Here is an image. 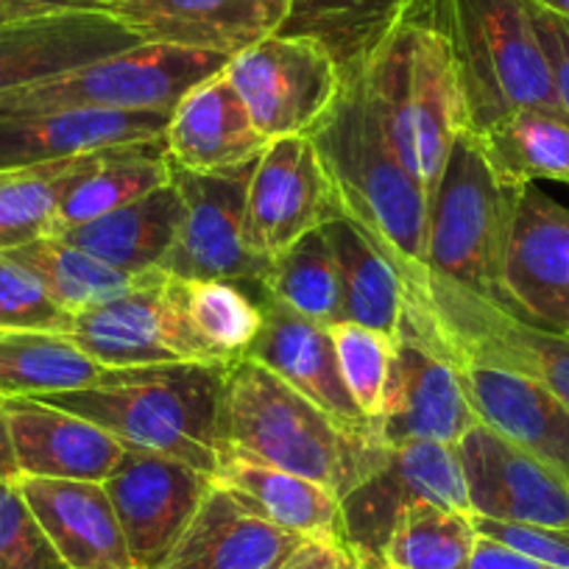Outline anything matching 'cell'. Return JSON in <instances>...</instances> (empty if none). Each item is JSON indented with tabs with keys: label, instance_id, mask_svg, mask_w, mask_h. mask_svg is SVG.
Listing matches in <instances>:
<instances>
[{
	"label": "cell",
	"instance_id": "44",
	"mask_svg": "<svg viewBox=\"0 0 569 569\" xmlns=\"http://www.w3.org/2000/svg\"><path fill=\"white\" fill-rule=\"evenodd\" d=\"M467 569H556V567L536 561V558L522 556V552L511 550V547L500 545V541L478 536Z\"/></svg>",
	"mask_w": 569,
	"mask_h": 569
},
{
	"label": "cell",
	"instance_id": "1",
	"mask_svg": "<svg viewBox=\"0 0 569 569\" xmlns=\"http://www.w3.org/2000/svg\"><path fill=\"white\" fill-rule=\"evenodd\" d=\"M341 216L358 223L388 257L399 282L427 273L430 201L388 146L366 92L363 68L341 76V90L310 129Z\"/></svg>",
	"mask_w": 569,
	"mask_h": 569
},
{
	"label": "cell",
	"instance_id": "47",
	"mask_svg": "<svg viewBox=\"0 0 569 569\" xmlns=\"http://www.w3.org/2000/svg\"><path fill=\"white\" fill-rule=\"evenodd\" d=\"M530 3H536V7L547 9V12L552 14H561V18L569 20V0H530Z\"/></svg>",
	"mask_w": 569,
	"mask_h": 569
},
{
	"label": "cell",
	"instance_id": "3",
	"mask_svg": "<svg viewBox=\"0 0 569 569\" xmlns=\"http://www.w3.org/2000/svg\"><path fill=\"white\" fill-rule=\"evenodd\" d=\"M221 447L316 480L341 500L382 458L371 433H355L251 358L229 363Z\"/></svg>",
	"mask_w": 569,
	"mask_h": 569
},
{
	"label": "cell",
	"instance_id": "19",
	"mask_svg": "<svg viewBox=\"0 0 569 569\" xmlns=\"http://www.w3.org/2000/svg\"><path fill=\"white\" fill-rule=\"evenodd\" d=\"M246 358L266 366L347 430L371 433V421L343 386L336 347L325 325H316L262 293V327Z\"/></svg>",
	"mask_w": 569,
	"mask_h": 569
},
{
	"label": "cell",
	"instance_id": "33",
	"mask_svg": "<svg viewBox=\"0 0 569 569\" xmlns=\"http://www.w3.org/2000/svg\"><path fill=\"white\" fill-rule=\"evenodd\" d=\"M103 151L107 149L46 166L0 171V251L51 234L68 190L101 160Z\"/></svg>",
	"mask_w": 569,
	"mask_h": 569
},
{
	"label": "cell",
	"instance_id": "16",
	"mask_svg": "<svg viewBox=\"0 0 569 569\" xmlns=\"http://www.w3.org/2000/svg\"><path fill=\"white\" fill-rule=\"evenodd\" d=\"M456 447L472 517L569 530V480L561 472L480 421Z\"/></svg>",
	"mask_w": 569,
	"mask_h": 569
},
{
	"label": "cell",
	"instance_id": "27",
	"mask_svg": "<svg viewBox=\"0 0 569 569\" xmlns=\"http://www.w3.org/2000/svg\"><path fill=\"white\" fill-rule=\"evenodd\" d=\"M184 218V201L177 184L168 182L101 218L57 232L118 271L146 273L160 268L177 240Z\"/></svg>",
	"mask_w": 569,
	"mask_h": 569
},
{
	"label": "cell",
	"instance_id": "41",
	"mask_svg": "<svg viewBox=\"0 0 569 569\" xmlns=\"http://www.w3.org/2000/svg\"><path fill=\"white\" fill-rule=\"evenodd\" d=\"M478 536L495 539L522 556L536 558L541 563H550L556 569H569V530L550 528V525H528V522H500V519L472 517Z\"/></svg>",
	"mask_w": 569,
	"mask_h": 569
},
{
	"label": "cell",
	"instance_id": "5",
	"mask_svg": "<svg viewBox=\"0 0 569 569\" xmlns=\"http://www.w3.org/2000/svg\"><path fill=\"white\" fill-rule=\"evenodd\" d=\"M522 188L491 166L478 131L467 126L430 201L427 268L502 305V266Z\"/></svg>",
	"mask_w": 569,
	"mask_h": 569
},
{
	"label": "cell",
	"instance_id": "45",
	"mask_svg": "<svg viewBox=\"0 0 569 569\" xmlns=\"http://www.w3.org/2000/svg\"><path fill=\"white\" fill-rule=\"evenodd\" d=\"M0 480H9V483H18L20 480V467L18 458H14L12 430H9V416L7 408H3V397H0Z\"/></svg>",
	"mask_w": 569,
	"mask_h": 569
},
{
	"label": "cell",
	"instance_id": "18",
	"mask_svg": "<svg viewBox=\"0 0 569 569\" xmlns=\"http://www.w3.org/2000/svg\"><path fill=\"white\" fill-rule=\"evenodd\" d=\"M463 393L480 425L528 450L569 480V405L539 380L500 366L456 363Z\"/></svg>",
	"mask_w": 569,
	"mask_h": 569
},
{
	"label": "cell",
	"instance_id": "7",
	"mask_svg": "<svg viewBox=\"0 0 569 569\" xmlns=\"http://www.w3.org/2000/svg\"><path fill=\"white\" fill-rule=\"evenodd\" d=\"M419 502L472 513L458 447L441 441L386 447L377 467L341 497L343 545L358 561H382L399 517Z\"/></svg>",
	"mask_w": 569,
	"mask_h": 569
},
{
	"label": "cell",
	"instance_id": "8",
	"mask_svg": "<svg viewBox=\"0 0 569 569\" xmlns=\"http://www.w3.org/2000/svg\"><path fill=\"white\" fill-rule=\"evenodd\" d=\"M68 336L101 369L212 360L190 330L177 277L162 268L137 273L129 291L76 313Z\"/></svg>",
	"mask_w": 569,
	"mask_h": 569
},
{
	"label": "cell",
	"instance_id": "10",
	"mask_svg": "<svg viewBox=\"0 0 569 569\" xmlns=\"http://www.w3.org/2000/svg\"><path fill=\"white\" fill-rule=\"evenodd\" d=\"M260 160V157H257ZM257 160L218 173H193L171 162L184 218L160 268L179 279H227L262 284L271 262L246 243L243 218Z\"/></svg>",
	"mask_w": 569,
	"mask_h": 569
},
{
	"label": "cell",
	"instance_id": "36",
	"mask_svg": "<svg viewBox=\"0 0 569 569\" xmlns=\"http://www.w3.org/2000/svg\"><path fill=\"white\" fill-rule=\"evenodd\" d=\"M179 302L190 330L212 360L243 358L262 327V291L251 297L240 282L227 279H179Z\"/></svg>",
	"mask_w": 569,
	"mask_h": 569
},
{
	"label": "cell",
	"instance_id": "6",
	"mask_svg": "<svg viewBox=\"0 0 569 569\" xmlns=\"http://www.w3.org/2000/svg\"><path fill=\"white\" fill-rule=\"evenodd\" d=\"M232 57L142 42L114 57L37 84L0 92V114L18 112H173L190 90L221 73Z\"/></svg>",
	"mask_w": 569,
	"mask_h": 569
},
{
	"label": "cell",
	"instance_id": "28",
	"mask_svg": "<svg viewBox=\"0 0 569 569\" xmlns=\"http://www.w3.org/2000/svg\"><path fill=\"white\" fill-rule=\"evenodd\" d=\"M416 7L419 0H291L277 34L319 42L343 76L363 68Z\"/></svg>",
	"mask_w": 569,
	"mask_h": 569
},
{
	"label": "cell",
	"instance_id": "14",
	"mask_svg": "<svg viewBox=\"0 0 569 569\" xmlns=\"http://www.w3.org/2000/svg\"><path fill=\"white\" fill-rule=\"evenodd\" d=\"M502 308L569 336V207L525 184L502 266Z\"/></svg>",
	"mask_w": 569,
	"mask_h": 569
},
{
	"label": "cell",
	"instance_id": "32",
	"mask_svg": "<svg viewBox=\"0 0 569 569\" xmlns=\"http://www.w3.org/2000/svg\"><path fill=\"white\" fill-rule=\"evenodd\" d=\"M478 137L508 182L569 184V118L563 112L517 109Z\"/></svg>",
	"mask_w": 569,
	"mask_h": 569
},
{
	"label": "cell",
	"instance_id": "12",
	"mask_svg": "<svg viewBox=\"0 0 569 569\" xmlns=\"http://www.w3.org/2000/svg\"><path fill=\"white\" fill-rule=\"evenodd\" d=\"M336 216H341V207L313 140L297 134L268 142L246 193L243 234L249 249L271 262Z\"/></svg>",
	"mask_w": 569,
	"mask_h": 569
},
{
	"label": "cell",
	"instance_id": "43",
	"mask_svg": "<svg viewBox=\"0 0 569 569\" xmlns=\"http://www.w3.org/2000/svg\"><path fill=\"white\" fill-rule=\"evenodd\" d=\"M355 552L341 539H308L279 569H352Z\"/></svg>",
	"mask_w": 569,
	"mask_h": 569
},
{
	"label": "cell",
	"instance_id": "37",
	"mask_svg": "<svg viewBox=\"0 0 569 569\" xmlns=\"http://www.w3.org/2000/svg\"><path fill=\"white\" fill-rule=\"evenodd\" d=\"M475 541L472 513L419 502L399 517L382 550V563L391 569H467Z\"/></svg>",
	"mask_w": 569,
	"mask_h": 569
},
{
	"label": "cell",
	"instance_id": "34",
	"mask_svg": "<svg viewBox=\"0 0 569 569\" xmlns=\"http://www.w3.org/2000/svg\"><path fill=\"white\" fill-rule=\"evenodd\" d=\"M0 254L34 273L46 291L73 316L120 297L134 282L131 273L107 266L57 234H46Z\"/></svg>",
	"mask_w": 569,
	"mask_h": 569
},
{
	"label": "cell",
	"instance_id": "15",
	"mask_svg": "<svg viewBox=\"0 0 569 569\" xmlns=\"http://www.w3.org/2000/svg\"><path fill=\"white\" fill-rule=\"evenodd\" d=\"M475 421L456 366L436 355L419 336L399 327L382 408L371 421V436L382 447L408 441L456 447Z\"/></svg>",
	"mask_w": 569,
	"mask_h": 569
},
{
	"label": "cell",
	"instance_id": "46",
	"mask_svg": "<svg viewBox=\"0 0 569 569\" xmlns=\"http://www.w3.org/2000/svg\"><path fill=\"white\" fill-rule=\"evenodd\" d=\"M37 12L34 0H0V23H7V20H18V18H31Z\"/></svg>",
	"mask_w": 569,
	"mask_h": 569
},
{
	"label": "cell",
	"instance_id": "35",
	"mask_svg": "<svg viewBox=\"0 0 569 569\" xmlns=\"http://www.w3.org/2000/svg\"><path fill=\"white\" fill-rule=\"evenodd\" d=\"M262 293L316 325L332 327L347 321L336 254L325 227L308 232L277 260H271V268L262 279Z\"/></svg>",
	"mask_w": 569,
	"mask_h": 569
},
{
	"label": "cell",
	"instance_id": "24",
	"mask_svg": "<svg viewBox=\"0 0 569 569\" xmlns=\"http://www.w3.org/2000/svg\"><path fill=\"white\" fill-rule=\"evenodd\" d=\"M305 541L216 483L162 569H279Z\"/></svg>",
	"mask_w": 569,
	"mask_h": 569
},
{
	"label": "cell",
	"instance_id": "20",
	"mask_svg": "<svg viewBox=\"0 0 569 569\" xmlns=\"http://www.w3.org/2000/svg\"><path fill=\"white\" fill-rule=\"evenodd\" d=\"M20 478L90 480L103 483L126 447L90 419L42 399H3Z\"/></svg>",
	"mask_w": 569,
	"mask_h": 569
},
{
	"label": "cell",
	"instance_id": "38",
	"mask_svg": "<svg viewBox=\"0 0 569 569\" xmlns=\"http://www.w3.org/2000/svg\"><path fill=\"white\" fill-rule=\"evenodd\" d=\"M327 330H330L332 347H336L343 386L352 393L355 405L363 410L366 419L375 421L382 408L393 343L377 330L355 325V321H338Z\"/></svg>",
	"mask_w": 569,
	"mask_h": 569
},
{
	"label": "cell",
	"instance_id": "21",
	"mask_svg": "<svg viewBox=\"0 0 569 569\" xmlns=\"http://www.w3.org/2000/svg\"><path fill=\"white\" fill-rule=\"evenodd\" d=\"M171 112H18L0 114V171L166 137Z\"/></svg>",
	"mask_w": 569,
	"mask_h": 569
},
{
	"label": "cell",
	"instance_id": "23",
	"mask_svg": "<svg viewBox=\"0 0 569 569\" xmlns=\"http://www.w3.org/2000/svg\"><path fill=\"white\" fill-rule=\"evenodd\" d=\"M243 98L223 70L179 101L166 129L168 160L193 173H218L246 166L266 151Z\"/></svg>",
	"mask_w": 569,
	"mask_h": 569
},
{
	"label": "cell",
	"instance_id": "4",
	"mask_svg": "<svg viewBox=\"0 0 569 569\" xmlns=\"http://www.w3.org/2000/svg\"><path fill=\"white\" fill-rule=\"evenodd\" d=\"M419 14L450 48L469 129L517 109L563 112L525 0H419Z\"/></svg>",
	"mask_w": 569,
	"mask_h": 569
},
{
	"label": "cell",
	"instance_id": "2",
	"mask_svg": "<svg viewBox=\"0 0 569 569\" xmlns=\"http://www.w3.org/2000/svg\"><path fill=\"white\" fill-rule=\"evenodd\" d=\"M227 360L103 369L92 386L42 402L90 419L123 447L168 456L216 475Z\"/></svg>",
	"mask_w": 569,
	"mask_h": 569
},
{
	"label": "cell",
	"instance_id": "48",
	"mask_svg": "<svg viewBox=\"0 0 569 569\" xmlns=\"http://www.w3.org/2000/svg\"><path fill=\"white\" fill-rule=\"evenodd\" d=\"M352 569H391V567L382 561H358Z\"/></svg>",
	"mask_w": 569,
	"mask_h": 569
},
{
	"label": "cell",
	"instance_id": "31",
	"mask_svg": "<svg viewBox=\"0 0 569 569\" xmlns=\"http://www.w3.org/2000/svg\"><path fill=\"white\" fill-rule=\"evenodd\" d=\"M101 366L64 332L0 330V397L46 399L79 391L101 377Z\"/></svg>",
	"mask_w": 569,
	"mask_h": 569
},
{
	"label": "cell",
	"instance_id": "39",
	"mask_svg": "<svg viewBox=\"0 0 569 569\" xmlns=\"http://www.w3.org/2000/svg\"><path fill=\"white\" fill-rule=\"evenodd\" d=\"M73 327V313L62 308L46 284L0 254V330H29V332H64Z\"/></svg>",
	"mask_w": 569,
	"mask_h": 569
},
{
	"label": "cell",
	"instance_id": "30",
	"mask_svg": "<svg viewBox=\"0 0 569 569\" xmlns=\"http://www.w3.org/2000/svg\"><path fill=\"white\" fill-rule=\"evenodd\" d=\"M168 182H171V160H168L166 137L112 146L68 190L57 210L51 234L107 216Z\"/></svg>",
	"mask_w": 569,
	"mask_h": 569
},
{
	"label": "cell",
	"instance_id": "26",
	"mask_svg": "<svg viewBox=\"0 0 569 569\" xmlns=\"http://www.w3.org/2000/svg\"><path fill=\"white\" fill-rule=\"evenodd\" d=\"M218 486L243 502L251 513L305 539H341V500L316 480L254 461L238 450L221 447Z\"/></svg>",
	"mask_w": 569,
	"mask_h": 569
},
{
	"label": "cell",
	"instance_id": "40",
	"mask_svg": "<svg viewBox=\"0 0 569 569\" xmlns=\"http://www.w3.org/2000/svg\"><path fill=\"white\" fill-rule=\"evenodd\" d=\"M0 569H68L9 480H0Z\"/></svg>",
	"mask_w": 569,
	"mask_h": 569
},
{
	"label": "cell",
	"instance_id": "13",
	"mask_svg": "<svg viewBox=\"0 0 569 569\" xmlns=\"http://www.w3.org/2000/svg\"><path fill=\"white\" fill-rule=\"evenodd\" d=\"M291 0H51L53 12L92 9L112 14L140 42L234 53L277 34Z\"/></svg>",
	"mask_w": 569,
	"mask_h": 569
},
{
	"label": "cell",
	"instance_id": "17",
	"mask_svg": "<svg viewBox=\"0 0 569 569\" xmlns=\"http://www.w3.org/2000/svg\"><path fill=\"white\" fill-rule=\"evenodd\" d=\"M142 46L112 14L92 9L31 14L0 23V92L37 84Z\"/></svg>",
	"mask_w": 569,
	"mask_h": 569
},
{
	"label": "cell",
	"instance_id": "42",
	"mask_svg": "<svg viewBox=\"0 0 569 569\" xmlns=\"http://www.w3.org/2000/svg\"><path fill=\"white\" fill-rule=\"evenodd\" d=\"M525 3H528L530 23H533L539 46L545 51L547 68H550L552 90H556L563 114L569 118V20L536 7L530 0H525Z\"/></svg>",
	"mask_w": 569,
	"mask_h": 569
},
{
	"label": "cell",
	"instance_id": "29",
	"mask_svg": "<svg viewBox=\"0 0 569 569\" xmlns=\"http://www.w3.org/2000/svg\"><path fill=\"white\" fill-rule=\"evenodd\" d=\"M325 232L336 254L338 279H341L343 319L377 330L393 343L405 308V291L397 268L347 216H336L330 223H325Z\"/></svg>",
	"mask_w": 569,
	"mask_h": 569
},
{
	"label": "cell",
	"instance_id": "22",
	"mask_svg": "<svg viewBox=\"0 0 569 569\" xmlns=\"http://www.w3.org/2000/svg\"><path fill=\"white\" fill-rule=\"evenodd\" d=\"M18 489L68 569H134L103 483L20 478Z\"/></svg>",
	"mask_w": 569,
	"mask_h": 569
},
{
	"label": "cell",
	"instance_id": "25",
	"mask_svg": "<svg viewBox=\"0 0 569 569\" xmlns=\"http://www.w3.org/2000/svg\"><path fill=\"white\" fill-rule=\"evenodd\" d=\"M469 126L461 81L445 37L413 14V137L416 162L427 201H433L452 142Z\"/></svg>",
	"mask_w": 569,
	"mask_h": 569
},
{
	"label": "cell",
	"instance_id": "11",
	"mask_svg": "<svg viewBox=\"0 0 569 569\" xmlns=\"http://www.w3.org/2000/svg\"><path fill=\"white\" fill-rule=\"evenodd\" d=\"M216 486L212 475L126 447L114 472L103 480L134 569H162Z\"/></svg>",
	"mask_w": 569,
	"mask_h": 569
},
{
	"label": "cell",
	"instance_id": "9",
	"mask_svg": "<svg viewBox=\"0 0 569 569\" xmlns=\"http://www.w3.org/2000/svg\"><path fill=\"white\" fill-rule=\"evenodd\" d=\"M223 76L268 142L310 134L341 90L338 64L319 42L305 37H266L234 53Z\"/></svg>",
	"mask_w": 569,
	"mask_h": 569
}]
</instances>
